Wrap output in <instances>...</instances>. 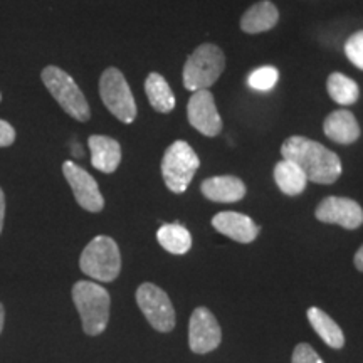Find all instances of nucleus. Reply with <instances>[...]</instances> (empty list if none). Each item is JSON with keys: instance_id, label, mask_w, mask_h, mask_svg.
<instances>
[{"instance_id": "nucleus-1", "label": "nucleus", "mask_w": 363, "mask_h": 363, "mask_svg": "<svg viewBox=\"0 0 363 363\" xmlns=\"http://www.w3.org/2000/svg\"><path fill=\"white\" fill-rule=\"evenodd\" d=\"M281 155L296 163L308 182L330 185L342 175V162L337 153L306 136H289L281 147Z\"/></svg>"}, {"instance_id": "nucleus-2", "label": "nucleus", "mask_w": 363, "mask_h": 363, "mask_svg": "<svg viewBox=\"0 0 363 363\" xmlns=\"http://www.w3.org/2000/svg\"><path fill=\"white\" fill-rule=\"evenodd\" d=\"M72 301L79 313L86 335L98 337L106 330L111 305L106 288L93 281H78L72 286Z\"/></svg>"}, {"instance_id": "nucleus-3", "label": "nucleus", "mask_w": 363, "mask_h": 363, "mask_svg": "<svg viewBox=\"0 0 363 363\" xmlns=\"http://www.w3.org/2000/svg\"><path fill=\"white\" fill-rule=\"evenodd\" d=\"M79 267L94 281L111 283L120 276L121 271L120 247L108 235H98L81 252Z\"/></svg>"}, {"instance_id": "nucleus-4", "label": "nucleus", "mask_w": 363, "mask_h": 363, "mask_svg": "<svg viewBox=\"0 0 363 363\" xmlns=\"http://www.w3.org/2000/svg\"><path fill=\"white\" fill-rule=\"evenodd\" d=\"M225 57L224 52L214 44H202L190 54L184 66V86L185 89L201 91L208 89L217 83L224 72Z\"/></svg>"}, {"instance_id": "nucleus-5", "label": "nucleus", "mask_w": 363, "mask_h": 363, "mask_svg": "<svg viewBox=\"0 0 363 363\" xmlns=\"http://www.w3.org/2000/svg\"><path fill=\"white\" fill-rule=\"evenodd\" d=\"M40 78L51 96L67 115L78 121H88L91 118L89 104L86 101L83 91L76 81L65 69L57 66H48L40 72Z\"/></svg>"}, {"instance_id": "nucleus-6", "label": "nucleus", "mask_w": 363, "mask_h": 363, "mask_svg": "<svg viewBox=\"0 0 363 363\" xmlns=\"http://www.w3.org/2000/svg\"><path fill=\"white\" fill-rule=\"evenodd\" d=\"M201 167L197 153L184 140H177L162 158L163 182L174 194H184Z\"/></svg>"}, {"instance_id": "nucleus-7", "label": "nucleus", "mask_w": 363, "mask_h": 363, "mask_svg": "<svg viewBox=\"0 0 363 363\" xmlns=\"http://www.w3.org/2000/svg\"><path fill=\"white\" fill-rule=\"evenodd\" d=\"M99 96L104 106L121 123H133L136 118V103L123 72L116 67H108L99 79Z\"/></svg>"}, {"instance_id": "nucleus-8", "label": "nucleus", "mask_w": 363, "mask_h": 363, "mask_svg": "<svg viewBox=\"0 0 363 363\" xmlns=\"http://www.w3.org/2000/svg\"><path fill=\"white\" fill-rule=\"evenodd\" d=\"M136 303L157 331L169 333L175 328V310L169 294L153 283H143L136 289Z\"/></svg>"}, {"instance_id": "nucleus-9", "label": "nucleus", "mask_w": 363, "mask_h": 363, "mask_svg": "<svg viewBox=\"0 0 363 363\" xmlns=\"http://www.w3.org/2000/svg\"><path fill=\"white\" fill-rule=\"evenodd\" d=\"M222 342V330L217 318L207 308H197L190 316L189 347L194 353L206 355L214 352Z\"/></svg>"}, {"instance_id": "nucleus-10", "label": "nucleus", "mask_w": 363, "mask_h": 363, "mask_svg": "<svg viewBox=\"0 0 363 363\" xmlns=\"http://www.w3.org/2000/svg\"><path fill=\"white\" fill-rule=\"evenodd\" d=\"M62 174H65V179L69 184L79 207H83L88 212H94V214L103 211L104 199L93 175H89L83 167L71 160L62 163Z\"/></svg>"}, {"instance_id": "nucleus-11", "label": "nucleus", "mask_w": 363, "mask_h": 363, "mask_svg": "<svg viewBox=\"0 0 363 363\" xmlns=\"http://www.w3.org/2000/svg\"><path fill=\"white\" fill-rule=\"evenodd\" d=\"M189 123L199 133L206 136H217L222 131V118L217 111L214 94L208 89H201L192 93L187 106Z\"/></svg>"}, {"instance_id": "nucleus-12", "label": "nucleus", "mask_w": 363, "mask_h": 363, "mask_svg": "<svg viewBox=\"0 0 363 363\" xmlns=\"http://www.w3.org/2000/svg\"><path fill=\"white\" fill-rule=\"evenodd\" d=\"M316 219L325 224H338L343 229H358L363 224L360 203L347 197H326L316 207Z\"/></svg>"}, {"instance_id": "nucleus-13", "label": "nucleus", "mask_w": 363, "mask_h": 363, "mask_svg": "<svg viewBox=\"0 0 363 363\" xmlns=\"http://www.w3.org/2000/svg\"><path fill=\"white\" fill-rule=\"evenodd\" d=\"M212 225L220 234L240 244L252 242L261 230L259 225L251 217L239 214V212H219L212 219Z\"/></svg>"}, {"instance_id": "nucleus-14", "label": "nucleus", "mask_w": 363, "mask_h": 363, "mask_svg": "<svg viewBox=\"0 0 363 363\" xmlns=\"http://www.w3.org/2000/svg\"><path fill=\"white\" fill-rule=\"evenodd\" d=\"M203 197L212 202L234 203L246 197V184L238 177L220 175L203 180L201 185Z\"/></svg>"}, {"instance_id": "nucleus-15", "label": "nucleus", "mask_w": 363, "mask_h": 363, "mask_svg": "<svg viewBox=\"0 0 363 363\" xmlns=\"http://www.w3.org/2000/svg\"><path fill=\"white\" fill-rule=\"evenodd\" d=\"M88 147L91 150V165L103 174H113L121 163V147L111 136H89Z\"/></svg>"}, {"instance_id": "nucleus-16", "label": "nucleus", "mask_w": 363, "mask_h": 363, "mask_svg": "<svg viewBox=\"0 0 363 363\" xmlns=\"http://www.w3.org/2000/svg\"><path fill=\"white\" fill-rule=\"evenodd\" d=\"M323 130L331 142L340 145H352L360 138V126L357 118L348 110H337L326 116Z\"/></svg>"}, {"instance_id": "nucleus-17", "label": "nucleus", "mask_w": 363, "mask_h": 363, "mask_svg": "<svg viewBox=\"0 0 363 363\" xmlns=\"http://www.w3.org/2000/svg\"><path fill=\"white\" fill-rule=\"evenodd\" d=\"M279 12L278 7L269 0H262V2L254 4L244 12L242 19H240V29L246 34H261L266 30H271L272 27L278 24Z\"/></svg>"}, {"instance_id": "nucleus-18", "label": "nucleus", "mask_w": 363, "mask_h": 363, "mask_svg": "<svg viewBox=\"0 0 363 363\" xmlns=\"http://www.w3.org/2000/svg\"><path fill=\"white\" fill-rule=\"evenodd\" d=\"M274 180L279 190L286 195H299L305 192L308 179L296 163L291 160H281L274 167Z\"/></svg>"}, {"instance_id": "nucleus-19", "label": "nucleus", "mask_w": 363, "mask_h": 363, "mask_svg": "<svg viewBox=\"0 0 363 363\" xmlns=\"http://www.w3.org/2000/svg\"><path fill=\"white\" fill-rule=\"evenodd\" d=\"M308 320H310V325L318 333V337L323 340L328 347L335 348V350L343 348L345 335L338 323H335L333 318L326 315V313L323 310H320V308L313 306L308 310Z\"/></svg>"}, {"instance_id": "nucleus-20", "label": "nucleus", "mask_w": 363, "mask_h": 363, "mask_svg": "<svg viewBox=\"0 0 363 363\" xmlns=\"http://www.w3.org/2000/svg\"><path fill=\"white\" fill-rule=\"evenodd\" d=\"M145 93H147L148 101L152 108L158 113H170L175 108V94L167 83L165 78L158 72H150L147 81H145Z\"/></svg>"}, {"instance_id": "nucleus-21", "label": "nucleus", "mask_w": 363, "mask_h": 363, "mask_svg": "<svg viewBox=\"0 0 363 363\" xmlns=\"http://www.w3.org/2000/svg\"><path fill=\"white\" fill-rule=\"evenodd\" d=\"M157 239L167 252L175 254V256H182V254L189 252L190 247H192V235L179 222H175V224H163L158 229Z\"/></svg>"}, {"instance_id": "nucleus-22", "label": "nucleus", "mask_w": 363, "mask_h": 363, "mask_svg": "<svg viewBox=\"0 0 363 363\" xmlns=\"http://www.w3.org/2000/svg\"><path fill=\"white\" fill-rule=\"evenodd\" d=\"M326 88H328L331 99L335 103L342 104V106H350V104L357 103L358 96H360L358 84L353 79L342 74V72L330 74L328 81H326Z\"/></svg>"}, {"instance_id": "nucleus-23", "label": "nucleus", "mask_w": 363, "mask_h": 363, "mask_svg": "<svg viewBox=\"0 0 363 363\" xmlns=\"http://www.w3.org/2000/svg\"><path fill=\"white\" fill-rule=\"evenodd\" d=\"M279 79V71L274 66H262L247 76V86L254 91H271Z\"/></svg>"}, {"instance_id": "nucleus-24", "label": "nucleus", "mask_w": 363, "mask_h": 363, "mask_svg": "<svg viewBox=\"0 0 363 363\" xmlns=\"http://www.w3.org/2000/svg\"><path fill=\"white\" fill-rule=\"evenodd\" d=\"M345 54L353 66L363 71V30H358L345 44Z\"/></svg>"}, {"instance_id": "nucleus-25", "label": "nucleus", "mask_w": 363, "mask_h": 363, "mask_svg": "<svg viewBox=\"0 0 363 363\" xmlns=\"http://www.w3.org/2000/svg\"><path fill=\"white\" fill-rule=\"evenodd\" d=\"M291 363H325L321 360V357L318 355L315 348L308 343H299L296 345L293 352Z\"/></svg>"}, {"instance_id": "nucleus-26", "label": "nucleus", "mask_w": 363, "mask_h": 363, "mask_svg": "<svg viewBox=\"0 0 363 363\" xmlns=\"http://www.w3.org/2000/svg\"><path fill=\"white\" fill-rule=\"evenodd\" d=\"M16 142V130L6 120H0V148H7Z\"/></svg>"}, {"instance_id": "nucleus-27", "label": "nucleus", "mask_w": 363, "mask_h": 363, "mask_svg": "<svg viewBox=\"0 0 363 363\" xmlns=\"http://www.w3.org/2000/svg\"><path fill=\"white\" fill-rule=\"evenodd\" d=\"M4 217H6V195H4V190L0 189V234H2L4 229Z\"/></svg>"}, {"instance_id": "nucleus-28", "label": "nucleus", "mask_w": 363, "mask_h": 363, "mask_svg": "<svg viewBox=\"0 0 363 363\" xmlns=\"http://www.w3.org/2000/svg\"><path fill=\"white\" fill-rule=\"evenodd\" d=\"M355 266L358 271L363 272V246L358 249L357 254H355Z\"/></svg>"}, {"instance_id": "nucleus-29", "label": "nucleus", "mask_w": 363, "mask_h": 363, "mask_svg": "<svg viewBox=\"0 0 363 363\" xmlns=\"http://www.w3.org/2000/svg\"><path fill=\"white\" fill-rule=\"evenodd\" d=\"M4 321H6V310H4V305L0 303V333L4 330Z\"/></svg>"}, {"instance_id": "nucleus-30", "label": "nucleus", "mask_w": 363, "mask_h": 363, "mask_svg": "<svg viewBox=\"0 0 363 363\" xmlns=\"http://www.w3.org/2000/svg\"><path fill=\"white\" fill-rule=\"evenodd\" d=\"M0 101H2V94H0Z\"/></svg>"}]
</instances>
